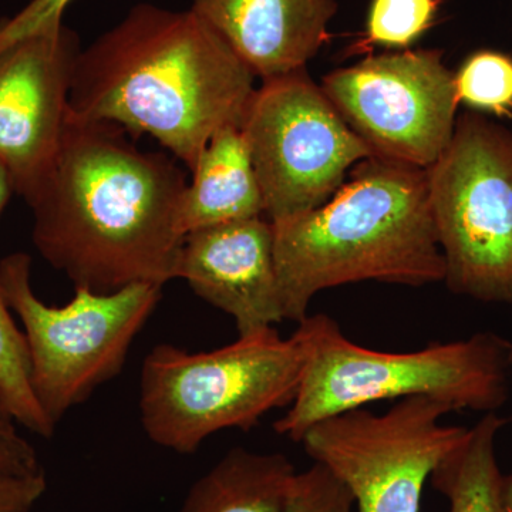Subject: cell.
I'll return each instance as SVG.
<instances>
[{
    "label": "cell",
    "mask_w": 512,
    "mask_h": 512,
    "mask_svg": "<svg viewBox=\"0 0 512 512\" xmlns=\"http://www.w3.org/2000/svg\"><path fill=\"white\" fill-rule=\"evenodd\" d=\"M126 134L69 119L49 173L26 202L37 252L74 288L111 293L175 279L187 174L173 156L141 151Z\"/></svg>",
    "instance_id": "6da1fadb"
},
{
    "label": "cell",
    "mask_w": 512,
    "mask_h": 512,
    "mask_svg": "<svg viewBox=\"0 0 512 512\" xmlns=\"http://www.w3.org/2000/svg\"><path fill=\"white\" fill-rule=\"evenodd\" d=\"M12 313L0 286V406L23 429L50 439L56 426L33 390L28 342Z\"/></svg>",
    "instance_id": "e0dca14e"
},
{
    "label": "cell",
    "mask_w": 512,
    "mask_h": 512,
    "mask_svg": "<svg viewBox=\"0 0 512 512\" xmlns=\"http://www.w3.org/2000/svg\"><path fill=\"white\" fill-rule=\"evenodd\" d=\"M13 194H16V190L12 175H10L8 167L0 160V215L8 207Z\"/></svg>",
    "instance_id": "cb8c5ba5"
},
{
    "label": "cell",
    "mask_w": 512,
    "mask_h": 512,
    "mask_svg": "<svg viewBox=\"0 0 512 512\" xmlns=\"http://www.w3.org/2000/svg\"><path fill=\"white\" fill-rule=\"evenodd\" d=\"M338 0H191V9L262 80L306 69L329 40Z\"/></svg>",
    "instance_id": "4fadbf2b"
},
{
    "label": "cell",
    "mask_w": 512,
    "mask_h": 512,
    "mask_svg": "<svg viewBox=\"0 0 512 512\" xmlns=\"http://www.w3.org/2000/svg\"><path fill=\"white\" fill-rule=\"evenodd\" d=\"M451 412L429 397L383 414L362 407L319 421L299 444L346 484L357 512H420L424 484L470 431L441 423Z\"/></svg>",
    "instance_id": "9c48e42d"
},
{
    "label": "cell",
    "mask_w": 512,
    "mask_h": 512,
    "mask_svg": "<svg viewBox=\"0 0 512 512\" xmlns=\"http://www.w3.org/2000/svg\"><path fill=\"white\" fill-rule=\"evenodd\" d=\"M255 77L191 8L140 3L83 47L69 119L146 134L191 171L217 131L241 126Z\"/></svg>",
    "instance_id": "7a4b0ae2"
},
{
    "label": "cell",
    "mask_w": 512,
    "mask_h": 512,
    "mask_svg": "<svg viewBox=\"0 0 512 512\" xmlns=\"http://www.w3.org/2000/svg\"><path fill=\"white\" fill-rule=\"evenodd\" d=\"M46 491L45 471L32 476H0V512H32Z\"/></svg>",
    "instance_id": "603a6c76"
},
{
    "label": "cell",
    "mask_w": 512,
    "mask_h": 512,
    "mask_svg": "<svg viewBox=\"0 0 512 512\" xmlns=\"http://www.w3.org/2000/svg\"><path fill=\"white\" fill-rule=\"evenodd\" d=\"M439 6L440 0H372L366 35L355 49L413 45L431 28Z\"/></svg>",
    "instance_id": "d6986e66"
},
{
    "label": "cell",
    "mask_w": 512,
    "mask_h": 512,
    "mask_svg": "<svg viewBox=\"0 0 512 512\" xmlns=\"http://www.w3.org/2000/svg\"><path fill=\"white\" fill-rule=\"evenodd\" d=\"M355 507L346 484L322 464L313 463L302 473L296 471L281 512H355Z\"/></svg>",
    "instance_id": "ffe728a7"
},
{
    "label": "cell",
    "mask_w": 512,
    "mask_h": 512,
    "mask_svg": "<svg viewBox=\"0 0 512 512\" xmlns=\"http://www.w3.org/2000/svg\"><path fill=\"white\" fill-rule=\"evenodd\" d=\"M175 279L234 319L238 336L284 322L271 221L262 217L185 235Z\"/></svg>",
    "instance_id": "7c38bea8"
},
{
    "label": "cell",
    "mask_w": 512,
    "mask_h": 512,
    "mask_svg": "<svg viewBox=\"0 0 512 512\" xmlns=\"http://www.w3.org/2000/svg\"><path fill=\"white\" fill-rule=\"evenodd\" d=\"M73 0H30L12 18L0 20V52L37 33L62 25Z\"/></svg>",
    "instance_id": "44dd1931"
},
{
    "label": "cell",
    "mask_w": 512,
    "mask_h": 512,
    "mask_svg": "<svg viewBox=\"0 0 512 512\" xmlns=\"http://www.w3.org/2000/svg\"><path fill=\"white\" fill-rule=\"evenodd\" d=\"M460 103L495 117H512V57L478 50L454 74Z\"/></svg>",
    "instance_id": "ac0fdd59"
},
{
    "label": "cell",
    "mask_w": 512,
    "mask_h": 512,
    "mask_svg": "<svg viewBox=\"0 0 512 512\" xmlns=\"http://www.w3.org/2000/svg\"><path fill=\"white\" fill-rule=\"evenodd\" d=\"M0 286L28 342L33 390L55 426L100 386L120 375L138 333L160 303L163 286L136 284L111 293L76 288L50 306L32 286V259L0 261Z\"/></svg>",
    "instance_id": "8992f818"
},
{
    "label": "cell",
    "mask_w": 512,
    "mask_h": 512,
    "mask_svg": "<svg viewBox=\"0 0 512 512\" xmlns=\"http://www.w3.org/2000/svg\"><path fill=\"white\" fill-rule=\"evenodd\" d=\"M239 128L271 222L326 204L350 168L376 157L306 69L264 80Z\"/></svg>",
    "instance_id": "ba28073f"
},
{
    "label": "cell",
    "mask_w": 512,
    "mask_h": 512,
    "mask_svg": "<svg viewBox=\"0 0 512 512\" xmlns=\"http://www.w3.org/2000/svg\"><path fill=\"white\" fill-rule=\"evenodd\" d=\"M191 173V183L178 204L177 225L183 237L265 214L264 197L241 128L217 131Z\"/></svg>",
    "instance_id": "5bb4252c"
},
{
    "label": "cell",
    "mask_w": 512,
    "mask_h": 512,
    "mask_svg": "<svg viewBox=\"0 0 512 512\" xmlns=\"http://www.w3.org/2000/svg\"><path fill=\"white\" fill-rule=\"evenodd\" d=\"M504 424L497 413L484 414L431 474L436 490L446 495L450 512H504V477L495 454V440Z\"/></svg>",
    "instance_id": "2e32d148"
},
{
    "label": "cell",
    "mask_w": 512,
    "mask_h": 512,
    "mask_svg": "<svg viewBox=\"0 0 512 512\" xmlns=\"http://www.w3.org/2000/svg\"><path fill=\"white\" fill-rule=\"evenodd\" d=\"M353 170L326 204L271 222L284 320L301 323L336 286L444 282L426 170L380 157Z\"/></svg>",
    "instance_id": "3957f363"
},
{
    "label": "cell",
    "mask_w": 512,
    "mask_h": 512,
    "mask_svg": "<svg viewBox=\"0 0 512 512\" xmlns=\"http://www.w3.org/2000/svg\"><path fill=\"white\" fill-rule=\"evenodd\" d=\"M501 497H503V511L512 512V477L504 478Z\"/></svg>",
    "instance_id": "d4e9b609"
},
{
    "label": "cell",
    "mask_w": 512,
    "mask_h": 512,
    "mask_svg": "<svg viewBox=\"0 0 512 512\" xmlns=\"http://www.w3.org/2000/svg\"><path fill=\"white\" fill-rule=\"evenodd\" d=\"M19 427L0 406V476H32L45 471L36 448Z\"/></svg>",
    "instance_id": "7402d4cb"
},
{
    "label": "cell",
    "mask_w": 512,
    "mask_h": 512,
    "mask_svg": "<svg viewBox=\"0 0 512 512\" xmlns=\"http://www.w3.org/2000/svg\"><path fill=\"white\" fill-rule=\"evenodd\" d=\"M79 33L55 26L0 52V160L28 202L62 144Z\"/></svg>",
    "instance_id": "8fae6325"
},
{
    "label": "cell",
    "mask_w": 512,
    "mask_h": 512,
    "mask_svg": "<svg viewBox=\"0 0 512 512\" xmlns=\"http://www.w3.org/2000/svg\"><path fill=\"white\" fill-rule=\"evenodd\" d=\"M308 348L295 399L275 421L295 443L319 421L383 400L429 397L453 412L495 413L508 400L512 342L494 332L430 343L414 352H380L346 338L330 316L298 323Z\"/></svg>",
    "instance_id": "277c9868"
},
{
    "label": "cell",
    "mask_w": 512,
    "mask_h": 512,
    "mask_svg": "<svg viewBox=\"0 0 512 512\" xmlns=\"http://www.w3.org/2000/svg\"><path fill=\"white\" fill-rule=\"evenodd\" d=\"M308 348L296 329L238 336L231 345L192 353L154 346L141 369L140 417L148 439L178 454H194L222 430L248 431L298 393Z\"/></svg>",
    "instance_id": "5b68a950"
},
{
    "label": "cell",
    "mask_w": 512,
    "mask_h": 512,
    "mask_svg": "<svg viewBox=\"0 0 512 512\" xmlns=\"http://www.w3.org/2000/svg\"><path fill=\"white\" fill-rule=\"evenodd\" d=\"M426 175L444 284L476 301L511 303L512 131L463 114Z\"/></svg>",
    "instance_id": "52a82bcc"
},
{
    "label": "cell",
    "mask_w": 512,
    "mask_h": 512,
    "mask_svg": "<svg viewBox=\"0 0 512 512\" xmlns=\"http://www.w3.org/2000/svg\"><path fill=\"white\" fill-rule=\"evenodd\" d=\"M295 474L285 454L235 447L192 484L178 512H281Z\"/></svg>",
    "instance_id": "9a60e30c"
},
{
    "label": "cell",
    "mask_w": 512,
    "mask_h": 512,
    "mask_svg": "<svg viewBox=\"0 0 512 512\" xmlns=\"http://www.w3.org/2000/svg\"><path fill=\"white\" fill-rule=\"evenodd\" d=\"M320 87L376 157L427 170L453 138L460 100L441 50L369 56Z\"/></svg>",
    "instance_id": "30bf717a"
}]
</instances>
